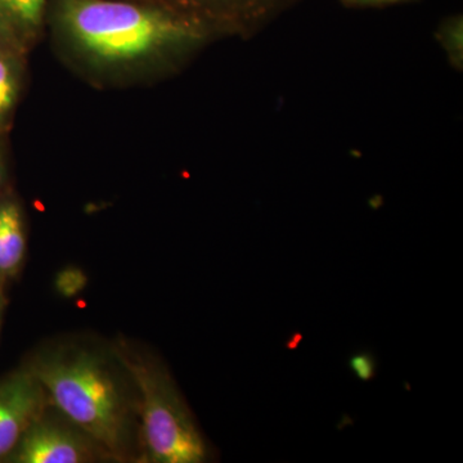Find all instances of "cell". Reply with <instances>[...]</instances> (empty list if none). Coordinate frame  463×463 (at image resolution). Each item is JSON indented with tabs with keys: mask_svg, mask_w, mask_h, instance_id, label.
Returning <instances> with one entry per match:
<instances>
[{
	"mask_svg": "<svg viewBox=\"0 0 463 463\" xmlns=\"http://www.w3.org/2000/svg\"><path fill=\"white\" fill-rule=\"evenodd\" d=\"M350 367L353 368L356 376L361 380L373 379L374 374V361L370 354H358L353 356L350 361Z\"/></svg>",
	"mask_w": 463,
	"mask_h": 463,
	"instance_id": "30bf717a",
	"label": "cell"
},
{
	"mask_svg": "<svg viewBox=\"0 0 463 463\" xmlns=\"http://www.w3.org/2000/svg\"><path fill=\"white\" fill-rule=\"evenodd\" d=\"M0 292H3V288H2V286H0Z\"/></svg>",
	"mask_w": 463,
	"mask_h": 463,
	"instance_id": "5bb4252c",
	"label": "cell"
},
{
	"mask_svg": "<svg viewBox=\"0 0 463 463\" xmlns=\"http://www.w3.org/2000/svg\"><path fill=\"white\" fill-rule=\"evenodd\" d=\"M364 3H390V2H397V0H361Z\"/></svg>",
	"mask_w": 463,
	"mask_h": 463,
	"instance_id": "4fadbf2b",
	"label": "cell"
},
{
	"mask_svg": "<svg viewBox=\"0 0 463 463\" xmlns=\"http://www.w3.org/2000/svg\"><path fill=\"white\" fill-rule=\"evenodd\" d=\"M50 0H0V39L14 50L32 47L44 26Z\"/></svg>",
	"mask_w": 463,
	"mask_h": 463,
	"instance_id": "52a82bcc",
	"label": "cell"
},
{
	"mask_svg": "<svg viewBox=\"0 0 463 463\" xmlns=\"http://www.w3.org/2000/svg\"><path fill=\"white\" fill-rule=\"evenodd\" d=\"M8 307V298H5V292H0V328H2L3 319H5V310Z\"/></svg>",
	"mask_w": 463,
	"mask_h": 463,
	"instance_id": "8fae6325",
	"label": "cell"
},
{
	"mask_svg": "<svg viewBox=\"0 0 463 463\" xmlns=\"http://www.w3.org/2000/svg\"><path fill=\"white\" fill-rule=\"evenodd\" d=\"M5 463H116L90 432L48 402Z\"/></svg>",
	"mask_w": 463,
	"mask_h": 463,
	"instance_id": "277c9868",
	"label": "cell"
},
{
	"mask_svg": "<svg viewBox=\"0 0 463 463\" xmlns=\"http://www.w3.org/2000/svg\"><path fill=\"white\" fill-rule=\"evenodd\" d=\"M54 32L93 74L129 78L160 69L199 45L203 26L138 0H54Z\"/></svg>",
	"mask_w": 463,
	"mask_h": 463,
	"instance_id": "7a4b0ae2",
	"label": "cell"
},
{
	"mask_svg": "<svg viewBox=\"0 0 463 463\" xmlns=\"http://www.w3.org/2000/svg\"><path fill=\"white\" fill-rule=\"evenodd\" d=\"M3 182H5V166H3L2 154H0V190H2Z\"/></svg>",
	"mask_w": 463,
	"mask_h": 463,
	"instance_id": "7c38bea8",
	"label": "cell"
},
{
	"mask_svg": "<svg viewBox=\"0 0 463 463\" xmlns=\"http://www.w3.org/2000/svg\"><path fill=\"white\" fill-rule=\"evenodd\" d=\"M173 12L203 26L234 29L255 23L269 14L281 0H138Z\"/></svg>",
	"mask_w": 463,
	"mask_h": 463,
	"instance_id": "8992f818",
	"label": "cell"
},
{
	"mask_svg": "<svg viewBox=\"0 0 463 463\" xmlns=\"http://www.w3.org/2000/svg\"><path fill=\"white\" fill-rule=\"evenodd\" d=\"M20 90V79L14 60L0 51V127L14 111Z\"/></svg>",
	"mask_w": 463,
	"mask_h": 463,
	"instance_id": "9c48e42d",
	"label": "cell"
},
{
	"mask_svg": "<svg viewBox=\"0 0 463 463\" xmlns=\"http://www.w3.org/2000/svg\"><path fill=\"white\" fill-rule=\"evenodd\" d=\"M114 344L138 389L141 463L209 462L212 449L165 362L130 337Z\"/></svg>",
	"mask_w": 463,
	"mask_h": 463,
	"instance_id": "3957f363",
	"label": "cell"
},
{
	"mask_svg": "<svg viewBox=\"0 0 463 463\" xmlns=\"http://www.w3.org/2000/svg\"><path fill=\"white\" fill-rule=\"evenodd\" d=\"M27 236L20 203L0 199V286L16 279L25 264Z\"/></svg>",
	"mask_w": 463,
	"mask_h": 463,
	"instance_id": "ba28073f",
	"label": "cell"
},
{
	"mask_svg": "<svg viewBox=\"0 0 463 463\" xmlns=\"http://www.w3.org/2000/svg\"><path fill=\"white\" fill-rule=\"evenodd\" d=\"M50 402L25 364L0 379V463H5L29 426Z\"/></svg>",
	"mask_w": 463,
	"mask_h": 463,
	"instance_id": "5b68a950",
	"label": "cell"
},
{
	"mask_svg": "<svg viewBox=\"0 0 463 463\" xmlns=\"http://www.w3.org/2000/svg\"><path fill=\"white\" fill-rule=\"evenodd\" d=\"M52 404L90 432L116 463H141L139 394L114 340L88 332L43 340L24 359Z\"/></svg>",
	"mask_w": 463,
	"mask_h": 463,
	"instance_id": "6da1fadb",
	"label": "cell"
}]
</instances>
